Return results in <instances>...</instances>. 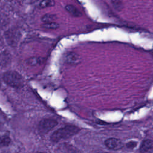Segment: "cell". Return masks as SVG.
Returning a JSON list of instances; mask_svg holds the SVG:
<instances>
[{"instance_id": "cell-1", "label": "cell", "mask_w": 153, "mask_h": 153, "mask_svg": "<svg viewBox=\"0 0 153 153\" xmlns=\"http://www.w3.org/2000/svg\"><path fill=\"white\" fill-rule=\"evenodd\" d=\"M79 128L75 126H66L54 131L50 136V139L53 142L69 139L79 132Z\"/></svg>"}, {"instance_id": "cell-2", "label": "cell", "mask_w": 153, "mask_h": 153, "mask_svg": "<svg viewBox=\"0 0 153 153\" xmlns=\"http://www.w3.org/2000/svg\"><path fill=\"white\" fill-rule=\"evenodd\" d=\"M2 79L6 84L13 88H19L24 85V80L22 76L14 71L5 72L3 74Z\"/></svg>"}, {"instance_id": "cell-3", "label": "cell", "mask_w": 153, "mask_h": 153, "mask_svg": "<svg viewBox=\"0 0 153 153\" xmlns=\"http://www.w3.org/2000/svg\"><path fill=\"white\" fill-rule=\"evenodd\" d=\"M58 123L56 120L51 118H45L40 121L38 124V131L40 134H44L50 131L57 125Z\"/></svg>"}, {"instance_id": "cell-4", "label": "cell", "mask_w": 153, "mask_h": 153, "mask_svg": "<svg viewBox=\"0 0 153 153\" xmlns=\"http://www.w3.org/2000/svg\"><path fill=\"white\" fill-rule=\"evenodd\" d=\"M105 146L111 150H119L121 149L124 144L122 141L117 138H108L105 141Z\"/></svg>"}, {"instance_id": "cell-5", "label": "cell", "mask_w": 153, "mask_h": 153, "mask_svg": "<svg viewBox=\"0 0 153 153\" xmlns=\"http://www.w3.org/2000/svg\"><path fill=\"white\" fill-rule=\"evenodd\" d=\"M65 61L69 65H76L79 62V57L75 53H69L65 57Z\"/></svg>"}, {"instance_id": "cell-6", "label": "cell", "mask_w": 153, "mask_h": 153, "mask_svg": "<svg viewBox=\"0 0 153 153\" xmlns=\"http://www.w3.org/2000/svg\"><path fill=\"white\" fill-rule=\"evenodd\" d=\"M140 151L143 152L153 151V141L151 140H144L140 146Z\"/></svg>"}, {"instance_id": "cell-7", "label": "cell", "mask_w": 153, "mask_h": 153, "mask_svg": "<svg viewBox=\"0 0 153 153\" xmlns=\"http://www.w3.org/2000/svg\"><path fill=\"white\" fill-rule=\"evenodd\" d=\"M44 61V59L42 57H33L28 59L26 60V63L30 66H37L42 63Z\"/></svg>"}, {"instance_id": "cell-8", "label": "cell", "mask_w": 153, "mask_h": 153, "mask_svg": "<svg viewBox=\"0 0 153 153\" xmlns=\"http://www.w3.org/2000/svg\"><path fill=\"white\" fill-rule=\"evenodd\" d=\"M65 8L71 14H72V16H74L75 17H79L82 15V14L80 13V11H79L77 10V8L73 5H66L65 7Z\"/></svg>"}, {"instance_id": "cell-9", "label": "cell", "mask_w": 153, "mask_h": 153, "mask_svg": "<svg viewBox=\"0 0 153 153\" xmlns=\"http://www.w3.org/2000/svg\"><path fill=\"white\" fill-rule=\"evenodd\" d=\"M11 140L8 136L4 135L0 137V146L6 147L10 145Z\"/></svg>"}, {"instance_id": "cell-10", "label": "cell", "mask_w": 153, "mask_h": 153, "mask_svg": "<svg viewBox=\"0 0 153 153\" xmlns=\"http://www.w3.org/2000/svg\"><path fill=\"white\" fill-rule=\"evenodd\" d=\"M41 27L47 29H56L59 27V25L54 22H48V23H44Z\"/></svg>"}, {"instance_id": "cell-11", "label": "cell", "mask_w": 153, "mask_h": 153, "mask_svg": "<svg viewBox=\"0 0 153 153\" xmlns=\"http://www.w3.org/2000/svg\"><path fill=\"white\" fill-rule=\"evenodd\" d=\"M56 19V16L55 15L47 14L44 15V16L42 17L41 20H42L44 23H48V22H54Z\"/></svg>"}, {"instance_id": "cell-12", "label": "cell", "mask_w": 153, "mask_h": 153, "mask_svg": "<svg viewBox=\"0 0 153 153\" xmlns=\"http://www.w3.org/2000/svg\"><path fill=\"white\" fill-rule=\"evenodd\" d=\"M55 2L53 0H42L39 3V7L42 8L54 6Z\"/></svg>"}, {"instance_id": "cell-13", "label": "cell", "mask_w": 153, "mask_h": 153, "mask_svg": "<svg viewBox=\"0 0 153 153\" xmlns=\"http://www.w3.org/2000/svg\"><path fill=\"white\" fill-rule=\"evenodd\" d=\"M112 5L114 8L118 10L121 11L123 8V4L121 0H111Z\"/></svg>"}, {"instance_id": "cell-14", "label": "cell", "mask_w": 153, "mask_h": 153, "mask_svg": "<svg viewBox=\"0 0 153 153\" xmlns=\"http://www.w3.org/2000/svg\"><path fill=\"white\" fill-rule=\"evenodd\" d=\"M10 60V57H8V53H3L1 54L0 56V65H6Z\"/></svg>"}, {"instance_id": "cell-15", "label": "cell", "mask_w": 153, "mask_h": 153, "mask_svg": "<svg viewBox=\"0 0 153 153\" xmlns=\"http://www.w3.org/2000/svg\"><path fill=\"white\" fill-rule=\"evenodd\" d=\"M136 145H137V142L132 141V142H130L127 143L126 146L127 148H134L136 146Z\"/></svg>"}]
</instances>
